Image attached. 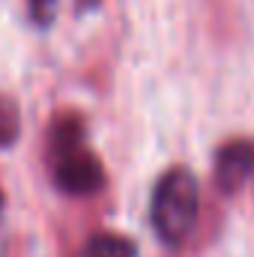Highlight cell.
<instances>
[{"mask_svg": "<svg viewBox=\"0 0 254 257\" xmlns=\"http://www.w3.org/2000/svg\"><path fill=\"white\" fill-rule=\"evenodd\" d=\"M150 218L165 245H183L189 239L197 221V183L186 168H174L159 180Z\"/></svg>", "mask_w": 254, "mask_h": 257, "instance_id": "1", "label": "cell"}, {"mask_svg": "<svg viewBox=\"0 0 254 257\" xmlns=\"http://www.w3.org/2000/svg\"><path fill=\"white\" fill-rule=\"evenodd\" d=\"M51 165L54 180L66 194H93L105 183V171L84 147V132L75 120H60L51 132Z\"/></svg>", "mask_w": 254, "mask_h": 257, "instance_id": "2", "label": "cell"}, {"mask_svg": "<svg viewBox=\"0 0 254 257\" xmlns=\"http://www.w3.org/2000/svg\"><path fill=\"white\" fill-rule=\"evenodd\" d=\"M215 186L224 194H236L254 174V144L230 141L215 153Z\"/></svg>", "mask_w": 254, "mask_h": 257, "instance_id": "3", "label": "cell"}, {"mask_svg": "<svg viewBox=\"0 0 254 257\" xmlns=\"http://www.w3.org/2000/svg\"><path fill=\"white\" fill-rule=\"evenodd\" d=\"M87 257H135V242L120 233H96L87 242Z\"/></svg>", "mask_w": 254, "mask_h": 257, "instance_id": "4", "label": "cell"}, {"mask_svg": "<svg viewBox=\"0 0 254 257\" xmlns=\"http://www.w3.org/2000/svg\"><path fill=\"white\" fill-rule=\"evenodd\" d=\"M15 135H18V114L6 99H0V147H9Z\"/></svg>", "mask_w": 254, "mask_h": 257, "instance_id": "5", "label": "cell"}, {"mask_svg": "<svg viewBox=\"0 0 254 257\" xmlns=\"http://www.w3.org/2000/svg\"><path fill=\"white\" fill-rule=\"evenodd\" d=\"M48 3H51V0H33V6H36V9H42V6H48Z\"/></svg>", "mask_w": 254, "mask_h": 257, "instance_id": "6", "label": "cell"}, {"mask_svg": "<svg viewBox=\"0 0 254 257\" xmlns=\"http://www.w3.org/2000/svg\"><path fill=\"white\" fill-rule=\"evenodd\" d=\"M0 209H3V194H0Z\"/></svg>", "mask_w": 254, "mask_h": 257, "instance_id": "7", "label": "cell"}]
</instances>
